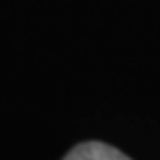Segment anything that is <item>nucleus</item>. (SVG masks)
Instances as JSON below:
<instances>
[{"label":"nucleus","mask_w":160,"mask_h":160,"mask_svg":"<svg viewBox=\"0 0 160 160\" xmlns=\"http://www.w3.org/2000/svg\"><path fill=\"white\" fill-rule=\"evenodd\" d=\"M62 160H131L129 156H125L120 149L98 142V140H89V142H82L73 147Z\"/></svg>","instance_id":"nucleus-1"}]
</instances>
